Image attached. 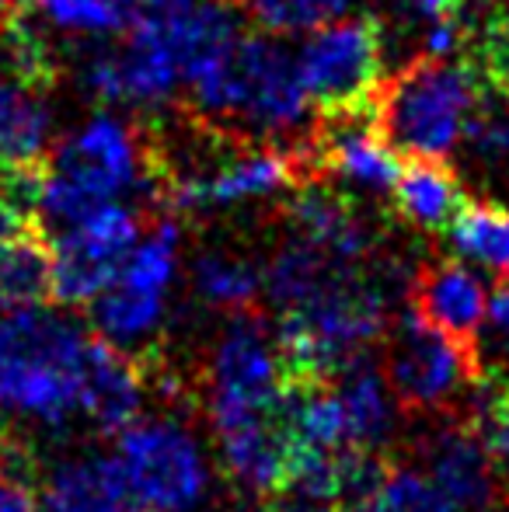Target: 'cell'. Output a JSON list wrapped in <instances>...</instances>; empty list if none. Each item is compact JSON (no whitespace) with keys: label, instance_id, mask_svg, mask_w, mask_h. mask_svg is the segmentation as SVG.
<instances>
[{"label":"cell","instance_id":"60d3db41","mask_svg":"<svg viewBox=\"0 0 509 512\" xmlns=\"http://www.w3.org/2000/svg\"><path fill=\"white\" fill-rule=\"evenodd\" d=\"M503 4H509V0H503Z\"/></svg>","mask_w":509,"mask_h":512},{"label":"cell","instance_id":"44dd1931","mask_svg":"<svg viewBox=\"0 0 509 512\" xmlns=\"http://www.w3.org/2000/svg\"><path fill=\"white\" fill-rule=\"evenodd\" d=\"M286 220L293 227V237L314 244L325 255L339 258L346 265H363L370 255V227L363 216L349 206L342 192H328L321 185H304L286 206Z\"/></svg>","mask_w":509,"mask_h":512},{"label":"cell","instance_id":"f35d334b","mask_svg":"<svg viewBox=\"0 0 509 512\" xmlns=\"http://www.w3.org/2000/svg\"><path fill=\"white\" fill-rule=\"evenodd\" d=\"M119 4H126L129 11H136V7H140V0H119Z\"/></svg>","mask_w":509,"mask_h":512},{"label":"cell","instance_id":"52a82bcc","mask_svg":"<svg viewBox=\"0 0 509 512\" xmlns=\"http://www.w3.org/2000/svg\"><path fill=\"white\" fill-rule=\"evenodd\" d=\"M206 415L213 432L283 415L286 370L279 342L255 310L231 314L206 363Z\"/></svg>","mask_w":509,"mask_h":512},{"label":"cell","instance_id":"d6986e66","mask_svg":"<svg viewBox=\"0 0 509 512\" xmlns=\"http://www.w3.org/2000/svg\"><path fill=\"white\" fill-rule=\"evenodd\" d=\"M42 512H147L119 457L81 453L49 467L39 488Z\"/></svg>","mask_w":509,"mask_h":512},{"label":"cell","instance_id":"ac0fdd59","mask_svg":"<svg viewBox=\"0 0 509 512\" xmlns=\"http://www.w3.org/2000/svg\"><path fill=\"white\" fill-rule=\"evenodd\" d=\"M49 143L53 108L46 102V88L14 74L0 77V189L46 171Z\"/></svg>","mask_w":509,"mask_h":512},{"label":"cell","instance_id":"ab89813d","mask_svg":"<svg viewBox=\"0 0 509 512\" xmlns=\"http://www.w3.org/2000/svg\"><path fill=\"white\" fill-rule=\"evenodd\" d=\"M503 512H509V506H506V509H503Z\"/></svg>","mask_w":509,"mask_h":512},{"label":"cell","instance_id":"603a6c76","mask_svg":"<svg viewBox=\"0 0 509 512\" xmlns=\"http://www.w3.org/2000/svg\"><path fill=\"white\" fill-rule=\"evenodd\" d=\"M339 398L342 408H346V422H349V443L353 450H370V453H381L394 436V394L391 384L374 363H356L353 370H346L339 380Z\"/></svg>","mask_w":509,"mask_h":512},{"label":"cell","instance_id":"9a60e30c","mask_svg":"<svg viewBox=\"0 0 509 512\" xmlns=\"http://www.w3.org/2000/svg\"><path fill=\"white\" fill-rule=\"evenodd\" d=\"M422 464H426V478L457 512H492L496 506L503 481L492 457L461 418L429 432L422 443Z\"/></svg>","mask_w":509,"mask_h":512},{"label":"cell","instance_id":"5b68a950","mask_svg":"<svg viewBox=\"0 0 509 512\" xmlns=\"http://www.w3.org/2000/svg\"><path fill=\"white\" fill-rule=\"evenodd\" d=\"M387 297L377 279L360 272L335 279L304 304L283 310L276 342L283 356L286 384L339 380L367 359L384 338Z\"/></svg>","mask_w":509,"mask_h":512},{"label":"cell","instance_id":"4fadbf2b","mask_svg":"<svg viewBox=\"0 0 509 512\" xmlns=\"http://www.w3.org/2000/svg\"><path fill=\"white\" fill-rule=\"evenodd\" d=\"M140 244V216L133 206L116 203L95 209L84 220L56 234L53 248V293L63 307H88L109 290Z\"/></svg>","mask_w":509,"mask_h":512},{"label":"cell","instance_id":"6da1fadb","mask_svg":"<svg viewBox=\"0 0 509 512\" xmlns=\"http://www.w3.org/2000/svg\"><path fill=\"white\" fill-rule=\"evenodd\" d=\"M238 35L224 0H140L123 46L88 56L77 81L102 105H168L192 63Z\"/></svg>","mask_w":509,"mask_h":512},{"label":"cell","instance_id":"8fae6325","mask_svg":"<svg viewBox=\"0 0 509 512\" xmlns=\"http://www.w3.org/2000/svg\"><path fill=\"white\" fill-rule=\"evenodd\" d=\"M307 98L321 115L374 108L384 88V32L374 18H339L314 28L297 49Z\"/></svg>","mask_w":509,"mask_h":512},{"label":"cell","instance_id":"1f68e13d","mask_svg":"<svg viewBox=\"0 0 509 512\" xmlns=\"http://www.w3.org/2000/svg\"><path fill=\"white\" fill-rule=\"evenodd\" d=\"M485 328H489V349L492 356L499 359L503 366H509V279L492 293L489 300V314H485ZM499 373V370H496ZM509 377V373H506Z\"/></svg>","mask_w":509,"mask_h":512},{"label":"cell","instance_id":"f546056e","mask_svg":"<svg viewBox=\"0 0 509 512\" xmlns=\"http://www.w3.org/2000/svg\"><path fill=\"white\" fill-rule=\"evenodd\" d=\"M471 157H478L489 168H509V91L496 98H482L475 119L468 126Z\"/></svg>","mask_w":509,"mask_h":512},{"label":"cell","instance_id":"e575fe53","mask_svg":"<svg viewBox=\"0 0 509 512\" xmlns=\"http://www.w3.org/2000/svg\"><path fill=\"white\" fill-rule=\"evenodd\" d=\"M269 512H342L335 502H325V499H314V495H304V492H293V488H283L276 499L265 502Z\"/></svg>","mask_w":509,"mask_h":512},{"label":"cell","instance_id":"d6a6232c","mask_svg":"<svg viewBox=\"0 0 509 512\" xmlns=\"http://www.w3.org/2000/svg\"><path fill=\"white\" fill-rule=\"evenodd\" d=\"M0 512H42L32 481L0 471Z\"/></svg>","mask_w":509,"mask_h":512},{"label":"cell","instance_id":"d590c367","mask_svg":"<svg viewBox=\"0 0 509 512\" xmlns=\"http://www.w3.org/2000/svg\"><path fill=\"white\" fill-rule=\"evenodd\" d=\"M405 4H408V11H412L415 18H422L429 25V21L461 18L464 0H405Z\"/></svg>","mask_w":509,"mask_h":512},{"label":"cell","instance_id":"cb8c5ba5","mask_svg":"<svg viewBox=\"0 0 509 512\" xmlns=\"http://www.w3.org/2000/svg\"><path fill=\"white\" fill-rule=\"evenodd\" d=\"M447 241L454 258L509 276V209L496 203H468L450 223Z\"/></svg>","mask_w":509,"mask_h":512},{"label":"cell","instance_id":"9c48e42d","mask_svg":"<svg viewBox=\"0 0 509 512\" xmlns=\"http://www.w3.org/2000/svg\"><path fill=\"white\" fill-rule=\"evenodd\" d=\"M178 276V223H154L147 237L136 244L119 279L91 304L95 335L109 345L147 359V345L157 338L168 314V293Z\"/></svg>","mask_w":509,"mask_h":512},{"label":"cell","instance_id":"e0dca14e","mask_svg":"<svg viewBox=\"0 0 509 512\" xmlns=\"http://www.w3.org/2000/svg\"><path fill=\"white\" fill-rule=\"evenodd\" d=\"M489 293L485 283L461 262V258H436L426 262L408 283V310L433 328L447 331L450 338L475 342L478 328L489 314ZM478 345V342H475Z\"/></svg>","mask_w":509,"mask_h":512},{"label":"cell","instance_id":"ffe728a7","mask_svg":"<svg viewBox=\"0 0 509 512\" xmlns=\"http://www.w3.org/2000/svg\"><path fill=\"white\" fill-rule=\"evenodd\" d=\"M220 439V460L224 471L241 492L255 499H276L290 481V457L293 443L286 432L283 415L255 418L231 429L217 432Z\"/></svg>","mask_w":509,"mask_h":512},{"label":"cell","instance_id":"836d02e7","mask_svg":"<svg viewBox=\"0 0 509 512\" xmlns=\"http://www.w3.org/2000/svg\"><path fill=\"white\" fill-rule=\"evenodd\" d=\"M32 227H39V223L28 220V213H21L18 206L7 203V199L0 196V255H4L18 237H25Z\"/></svg>","mask_w":509,"mask_h":512},{"label":"cell","instance_id":"8d00e7d4","mask_svg":"<svg viewBox=\"0 0 509 512\" xmlns=\"http://www.w3.org/2000/svg\"><path fill=\"white\" fill-rule=\"evenodd\" d=\"M21 467H25V457H21L18 446H11V439H7L4 422H0V471L18 474V478H25V481H28V474H21Z\"/></svg>","mask_w":509,"mask_h":512},{"label":"cell","instance_id":"74e56055","mask_svg":"<svg viewBox=\"0 0 509 512\" xmlns=\"http://www.w3.org/2000/svg\"><path fill=\"white\" fill-rule=\"evenodd\" d=\"M39 4V0H0V18L11 21V18H21V14H28V7Z\"/></svg>","mask_w":509,"mask_h":512},{"label":"cell","instance_id":"f1b7e54d","mask_svg":"<svg viewBox=\"0 0 509 512\" xmlns=\"http://www.w3.org/2000/svg\"><path fill=\"white\" fill-rule=\"evenodd\" d=\"M360 512H457L443 492L415 467H387L381 488Z\"/></svg>","mask_w":509,"mask_h":512},{"label":"cell","instance_id":"4dcf8cb0","mask_svg":"<svg viewBox=\"0 0 509 512\" xmlns=\"http://www.w3.org/2000/svg\"><path fill=\"white\" fill-rule=\"evenodd\" d=\"M482 77L509 91V14H496L482 32Z\"/></svg>","mask_w":509,"mask_h":512},{"label":"cell","instance_id":"8992f818","mask_svg":"<svg viewBox=\"0 0 509 512\" xmlns=\"http://www.w3.org/2000/svg\"><path fill=\"white\" fill-rule=\"evenodd\" d=\"M482 70L464 60H415L377 95V126L391 150L443 161L482 105Z\"/></svg>","mask_w":509,"mask_h":512},{"label":"cell","instance_id":"ba28073f","mask_svg":"<svg viewBox=\"0 0 509 512\" xmlns=\"http://www.w3.org/2000/svg\"><path fill=\"white\" fill-rule=\"evenodd\" d=\"M482 349L475 342L450 338L447 331L405 310L387 345V384L408 415L450 411L464 405L471 387L482 380Z\"/></svg>","mask_w":509,"mask_h":512},{"label":"cell","instance_id":"30bf717a","mask_svg":"<svg viewBox=\"0 0 509 512\" xmlns=\"http://www.w3.org/2000/svg\"><path fill=\"white\" fill-rule=\"evenodd\" d=\"M116 457L147 512H199L210 495V460L178 418H140L119 432Z\"/></svg>","mask_w":509,"mask_h":512},{"label":"cell","instance_id":"5bb4252c","mask_svg":"<svg viewBox=\"0 0 509 512\" xmlns=\"http://www.w3.org/2000/svg\"><path fill=\"white\" fill-rule=\"evenodd\" d=\"M314 175H332L339 185L367 196L394 192L401 164L377 126V105L360 112L321 115V126L307 140Z\"/></svg>","mask_w":509,"mask_h":512},{"label":"cell","instance_id":"83f0119b","mask_svg":"<svg viewBox=\"0 0 509 512\" xmlns=\"http://www.w3.org/2000/svg\"><path fill=\"white\" fill-rule=\"evenodd\" d=\"M39 11L63 35H84V39L129 32L136 14L119 0H39Z\"/></svg>","mask_w":509,"mask_h":512},{"label":"cell","instance_id":"7a4b0ae2","mask_svg":"<svg viewBox=\"0 0 509 512\" xmlns=\"http://www.w3.org/2000/svg\"><path fill=\"white\" fill-rule=\"evenodd\" d=\"M192 112L255 136L297 133L311 119V98L297 56L276 35H238L203 53L185 74Z\"/></svg>","mask_w":509,"mask_h":512},{"label":"cell","instance_id":"7c38bea8","mask_svg":"<svg viewBox=\"0 0 509 512\" xmlns=\"http://www.w3.org/2000/svg\"><path fill=\"white\" fill-rule=\"evenodd\" d=\"M311 178L318 175H314L307 143L297 147L262 143V147L231 150L210 171L164 175L157 203H164L171 213H206V209L245 206L286 189H304L311 185Z\"/></svg>","mask_w":509,"mask_h":512},{"label":"cell","instance_id":"d4e9b609","mask_svg":"<svg viewBox=\"0 0 509 512\" xmlns=\"http://www.w3.org/2000/svg\"><path fill=\"white\" fill-rule=\"evenodd\" d=\"M461 422L482 443L499 471V481L509 478V377L506 373H482L471 394L464 398Z\"/></svg>","mask_w":509,"mask_h":512},{"label":"cell","instance_id":"484cf974","mask_svg":"<svg viewBox=\"0 0 509 512\" xmlns=\"http://www.w3.org/2000/svg\"><path fill=\"white\" fill-rule=\"evenodd\" d=\"M192 279H196V293L210 307L231 310H252L258 293L265 290V272L255 269L248 258L227 255V251H206L192 265Z\"/></svg>","mask_w":509,"mask_h":512},{"label":"cell","instance_id":"277c9868","mask_svg":"<svg viewBox=\"0 0 509 512\" xmlns=\"http://www.w3.org/2000/svg\"><path fill=\"white\" fill-rule=\"evenodd\" d=\"M91 335L56 307L28 304L0 314V411L67 432L81 415L84 359Z\"/></svg>","mask_w":509,"mask_h":512},{"label":"cell","instance_id":"2e32d148","mask_svg":"<svg viewBox=\"0 0 509 512\" xmlns=\"http://www.w3.org/2000/svg\"><path fill=\"white\" fill-rule=\"evenodd\" d=\"M147 387L150 384L143 359L109 345L102 335H91L81 391V415L91 422V429L105 432V436H119L133 422H140Z\"/></svg>","mask_w":509,"mask_h":512},{"label":"cell","instance_id":"3957f363","mask_svg":"<svg viewBox=\"0 0 509 512\" xmlns=\"http://www.w3.org/2000/svg\"><path fill=\"white\" fill-rule=\"evenodd\" d=\"M164 157L154 143L109 112L91 115L49 154L39 192V227H70L129 196L161 199Z\"/></svg>","mask_w":509,"mask_h":512},{"label":"cell","instance_id":"7402d4cb","mask_svg":"<svg viewBox=\"0 0 509 512\" xmlns=\"http://www.w3.org/2000/svg\"><path fill=\"white\" fill-rule=\"evenodd\" d=\"M391 196L394 213L426 234L450 230L457 213L468 206L464 185L454 175V168H447L443 161H426V157H415L401 168Z\"/></svg>","mask_w":509,"mask_h":512},{"label":"cell","instance_id":"4316f807","mask_svg":"<svg viewBox=\"0 0 509 512\" xmlns=\"http://www.w3.org/2000/svg\"><path fill=\"white\" fill-rule=\"evenodd\" d=\"M231 4L265 35H293L339 21L353 0H231Z\"/></svg>","mask_w":509,"mask_h":512}]
</instances>
